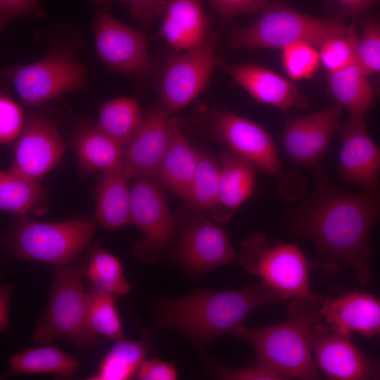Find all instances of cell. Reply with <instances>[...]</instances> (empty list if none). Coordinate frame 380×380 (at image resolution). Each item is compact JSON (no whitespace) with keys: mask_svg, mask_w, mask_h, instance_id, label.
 <instances>
[{"mask_svg":"<svg viewBox=\"0 0 380 380\" xmlns=\"http://www.w3.org/2000/svg\"><path fill=\"white\" fill-rule=\"evenodd\" d=\"M312 169L315 189L289 212L288 230L314 244L318 257L315 266L325 274L334 275L345 266L360 284H367L372 277L369 240L380 222V182L360 192H350L336 186L320 163Z\"/></svg>","mask_w":380,"mask_h":380,"instance_id":"cell-1","label":"cell"},{"mask_svg":"<svg viewBox=\"0 0 380 380\" xmlns=\"http://www.w3.org/2000/svg\"><path fill=\"white\" fill-rule=\"evenodd\" d=\"M287 298L263 282L230 291L197 289L155 304L156 327L183 335L202 354L215 338L243 325L253 310Z\"/></svg>","mask_w":380,"mask_h":380,"instance_id":"cell-2","label":"cell"},{"mask_svg":"<svg viewBox=\"0 0 380 380\" xmlns=\"http://www.w3.org/2000/svg\"><path fill=\"white\" fill-rule=\"evenodd\" d=\"M322 299H291L286 320L257 328L241 325L232 334L253 348L254 364L269 368L286 379H319L312 356V338L324 324L319 312Z\"/></svg>","mask_w":380,"mask_h":380,"instance_id":"cell-3","label":"cell"},{"mask_svg":"<svg viewBox=\"0 0 380 380\" xmlns=\"http://www.w3.org/2000/svg\"><path fill=\"white\" fill-rule=\"evenodd\" d=\"M260 12L250 25L232 30L229 49L283 50L302 42L319 47L327 39L344 34L348 28L343 18L303 13L289 6L288 0H273Z\"/></svg>","mask_w":380,"mask_h":380,"instance_id":"cell-4","label":"cell"},{"mask_svg":"<svg viewBox=\"0 0 380 380\" xmlns=\"http://www.w3.org/2000/svg\"><path fill=\"white\" fill-rule=\"evenodd\" d=\"M83 277L84 270L78 266L56 267L47 308L32 333L37 343L48 344L56 337L68 339L78 348L99 343L88 322Z\"/></svg>","mask_w":380,"mask_h":380,"instance_id":"cell-5","label":"cell"},{"mask_svg":"<svg viewBox=\"0 0 380 380\" xmlns=\"http://www.w3.org/2000/svg\"><path fill=\"white\" fill-rule=\"evenodd\" d=\"M239 262L287 299H322L311 291L307 258L294 243L274 244L264 233L253 234L242 241Z\"/></svg>","mask_w":380,"mask_h":380,"instance_id":"cell-6","label":"cell"},{"mask_svg":"<svg viewBox=\"0 0 380 380\" xmlns=\"http://www.w3.org/2000/svg\"><path fill=\"white\" fill-rule=\"evenodd\" d=\"M95 230V223L84 220L27 221L13 234L11 248L18 259L57 267L70 264L82 253L90 243Z\"/></svg>","mask_w":380,"mask_h":380,"instance_id":"cell-7","label":"cell"},{"mask_svg":"<svg viewBox=\"0 0 380 380\" xmlns=\"http://www.w3.org/2000/svg\"><path fill=\"white\" fill-rule=\"evenodd\" d=\"M4 72L19 98L30 106H39L86 87V66L63 51H49L34 63L6 67Z\"/></svg>","mask_w":380,"mask_h":380,"instance_id":"cell-8","label":"cell"},{"mask_svg":"<svg viewBox=\"0 0 380 380\" xmlns=\"http://www.w3.org/2000/svg\"><path fill=\"white\" fill-rule=\"evenodd\" d=\"M131 224L141 234L133 254L151 262L170 246L175 221L162 186L147 177L136 178L131 188Z\"/></svg>","mask_w":380,"mask_h":380,"instance_id":"cell-9","label":"cell"},{"mask_svg":"<svg viewBox=\"0 0 380 380\" xmlns=\"http://www.w3.org/2000/svg\"><path fill=\"white\" fill-rule=\"evenodd\" d=\"M93 32L97 53L109 68L139 75L148 71L153 61L148 37L115 18L108 0H94Z\"/></svg>","mask_w":380,"mask_h":380,"instance_id":"cell-10","label":"cell"},{"mask_svg":"<svg viewBox=\"0 0 380 380\" xmlns=\"http://www.w3.org/2000/svg\"><path fill=\"white\" fill-rule=\"evenodd\" d=\"M217 36L208 34L198 46L168 61L162 72L158 93L163 107L177 111L194 100L206 87L215 65Z\"/></svg>","mask_w":380,"mask_h":380,"instance_id":"cell-11","label":"cell"},{"mask_svg":"<svg viewBox=\"0 0 380 380\" xmlns=\"http://www.w3.org/2000/svg\"><path fill=\"white\" fill-rule=\"evenodd\" d=\"M312 348L317 366L332 380H380V358L357 348L351 336L332 331L323 324L314 333Z\"/></svg>","mask_w":380,"mask_h":380,"instance_id":"cell-12","label":"cell"},{"mask_svg":"<svg viewBox=\"0 0 380 380\" xmlns=\"http://www.w3.org/2000/svg\"><path fill=\"white\" fill-rule=\"evenodd\" d=\"M343 106L334 102L316 113L291 117L281 138L289 158L297 165L312 167L320 163L334 134L338 132Z\"/></svg>","mask_w":380,"mask_h":380,"instance_id":"cell-13","label":"cell"},{"mask_svg":"<svg viewBox=\"0 0 380 380\" xmlns=\"http://www.w3.org/2000/svg\"><path fill=\"white\" fill-rule=\"evenodd\" d=\"M64 151L56 126L44 117L31 115L15 143L11 170L38 181L60 163Z\"/></svg>","mask_w":380,"mask_h":380,"instance_id":"cell-14","label":"cell"},{"mask_svg":"<svg viewBox=\"0 0 380 380\" xmlns=\"http://www.w3.org/2000/svg\"><path fill=\"white\" fill-rule=\"evenodd\" d=\"M215 125L219 138L230 151L281 182L287 179L274 143L260 125L229 112L218 113Z\"/></svg>","mask_w":380,"mask_h":380,"instance_id":"cell-15","label":"cell"},{"mask_svg":"<svg viewBox=\"0 0 380 380\" xmlns=\"http://www.w3.org/2000/svg\"><path fill=\"white\" fill-rule=\"evenodd\" d=\"M179 127V120L163 106L153 109L125 148L122 167L126 173L135 179L153 175Z\"/></svg>","mask_w":380,"mask_h":380,"instance_id":"cell-16","label":"cell"},{"mask_svg":"<svg viewBox=\"0 0 380 380\" xmlns=\"http://www.w3.org/2000/svg\"><path fill=\"white\" fill-rule=\"evenodd\" d=\"M341 144L338 171L346 183L366 189L376 185L380 176V148L369 135L363 116H350L340 124Z\"/></svg>","mask_w":380,"mask_h":380,"instance_id":"cell-17","label":"cell"},{"mask_svg":"<svg viewBox=\"0 0 380 380\" xmlns=\"http://www.w3.org/2000/svg\"><path fill=\"white\" fill-rule=\"evenodd\" d=\"M177 257L184 270L201 275L232 262L235 259V252L221 227L198 216L182 233Z\"/></svg>","mask_w":380,"mask_h":380,"instance_id":"cell-18","label":"cell"},{"mask_svg":"<svg viewBox=\"0 0 380 380\" xmlns=\"http://www.w3.org/2000/svg\"><path fill=\"white\" fill-rule=\"evenodd\" d=\"M319 312L332 331L380 338V298L365 291H347L323 298Z\"/></svg>","mask_w":380,"mask_h":380,"instance_id":"cell-19","label":"cell"},{"mask_svg":"<svg viewBox=\"0 0 380 380\" xmlns=\"http://www.w3.org/2000/svg\"><path fill=\"white\" fill-rule=\"evenodd\" d=\"M217 65L258 102L283 111L308 105L307 99L293 82L269 69L253 63L236 65L220 60Z\"/></svg>","mask_w":380,"mask_h":380,"instance_id":"cell-20","label":"cell"},{"mask_svg":"<svg viewBox=\"0 0 380 380\" xmlns=\"http://www.w3.org/2000/svg\"><path fill=\"white\" fill-rule=\"evenodd\" d=\"M217 202L209 212L216 221L225 223L252 194L255 167L248 160L228 151L222 156Z\"/></svg>","mask_w":380,"mask_h":380,"instance_id":"cell-21","label":"cell"},{"mask_svg":"<svg viewBox=\"0 0 380 380\" xmlns=\"http://www.w3.org/2000/svg\"><path fill=\"white\" fill-rule=\"evenodd\" d=\"M162 15V36L174 49L185 51L205 40L208 19L198 0H167Z\"/></svg>","mask_w":380,"mask_h":380,"instance_id":"cell-22","label":"cell"},{"mask_svg":"<svg viewBox=\"0 0 380 380\" xmlns=\"http://www.w3.org/2000/svg\"><path fill=\"white\" fill-rule=\"evenodd\" d=\"M132 178L122 165L102 172L96 194V219L104 227L118 229L131 224Z\"/></svg>","mask_w":380,"mask_h":380,"instance_id":"cell-23","label":"cell"},{"mask_svg":"<svg viewBox=\"0 0 380 380\" xmlns=\"http://www.w3.org/2000/svg\"><path fill=\"white\" fill-rule=\"evenodd\" d=\"M199 152L177 129L162 161L152 175L165 187L185 201L196 170Z\"/></svg>","mask_w":380,"mask_h":380,"instance_id":"cell-24","label":"cell"},{"mask_svg":"<svg viewBox=\"0 0 380 380\" xmlns=\"http://www.w3.org/2000/svg\"><path fill=\"white\" fill-rule=\"evenodd\" d=\"M75 150L87 172H105L122 165L125 148L96 125H82L75 137Z\"/></svg>","mask_w":380,"mask_h":380,"instance_id":"cell-25","label":"cell"},{"mask_svg":"<svg viewBox=\"0 0 380 380\" xmlns=\"http://www.w3.org/2000/svg\"><path fill=\"white\" fill-rule=\"evenodd\" d=\"M357 58L348 67L328 73L327 92L346 107L350 116H364L372 106L374 91Z\"/></svg>","mask_w":380,"mask_h":380,"instance_id":"cell-26","label":"cell"},{"mask_svg":"<svg viewBox=\"0 0 380 380\" xmlns=\"http://www.w3.org/2000/svg\"><path fill=\"white\" fill-rule=\"evenodd\" d=\"M144 120L140 106L134 98L119 97L101 105L96 126L125 148Z\"/></svg>","mask_w":380,"mask_h":380,"instance_id":"cell-27","label":"cell"},{"mask_svg":"<svg viewBox=\"0 0 380 380\" xmlns=\"http://www.w3.org/2000/svg\"><path fill=\"white\" fill-rule=\"evenodd\" d=\"M45 191L37 180L11 169L0 172V208L13 214H43Z\"/></svg>","mask_w":380,"mask_h":380,"instance_id":"cell-28","label":"cell"},{"mask_svg":"<svg viewBox=\"0 0 380 380\" xmlns=\"http://www.w3.org/2000/svg\"><path fill=\"white\" fill-rule=\"evenodd\" d=\"M9 363L8 376L51 373L63 376H71L80 364L75 357L49 346L29 348L13 355Z\"/></svg>","mask_w":380,"mask_h":380,"instance_id":"cell-29","label":"cell"},{"mask_svg":"<svg viewBox=\"0 0 380 380\" xmlns=\"http://www.w3.org/2000/svg\"><path fill=\"white\" fill-rule=\"evenodd\" d=\"M116 341L100 362L96 374L89 379L126 380L137 372L147 353L146 343L125 338Z\"/></svg>","mask_w":380,"mask_h":380,"instance_id":"cell-30","label":"cell"},{"mask_svg":"<svg viewBox=\"0 0 380 380\" xmlns=\"http://www.w3.org/2000/svg\"><path fill=\"white\" fill-rule=\"evenodd\" d=\"M220 164L211 155L199 153L190 189L184 201L196 211L210 212L215 205Z\"/></svg>","mask_w":380,"mask_h":380,"instance_id":"cell-31","label":"cell"},{"mask_svg":"<svg viewBox=\"0 0 380 380\" xmlns=\"http://www.w3.org/2000/svg\"><path fill=\"white\" fill-rule=\"evenodd\" d=\"M87 276L95 290L123 296L130 289L118 258L98 246L91 250Z\"/></svg>","mask_w":380,"mask_h":380,"instance_id":"cell-32","label":"cell"},{"mask_svg":"<svg viewBox=\"0 0 380 380\" xmlns=\"http://www.w3.org/2000/svg\"><path fill=\"white\" fill-rule=\"evenodd\" d=\"M115 296L95 289L88 292L87 317L91 330L98 336L118 341L124 336Z\"/></svg>","mask_w":380,"mask_h":380,"instance_id":"cell-33","label":"cell"},{"mask_svg":"<svg viewBox=\"0 0 380 380\" xmlns=\"http://www.w3.org/2000/svg\"><path fill=\"white\" fill-rule=\"evenodd\" d=\"M357 37L353 20L344 34L328 39L320 45V62L328 73L348 67L357 58Z\"/></svg>","mask_w":380,"mask_h":380,"instance_id":"cell-34","label":"cell"},{"mask_svg":"<svg viewBox=\"0 0 380 380\" xmlns=\"http://www.w3.org/2000/svg\"><path fill=\"white\" fill-rule=\"evenodd\" d=\"M361 34L357 37L358 61L367 76L380 72V16L364 15Z\"/></svg>","mask_w":380,"mask_h":380,"instance_id":"cell-35","label":"cell"},{"mask_svg":"<svg viewBox=\"0 0 380 380\" xmlns=\"http://www.w3.org/2000/svg\"><path fill=\"white\" fill-rule=\"evenodd\" d=\"M319 54L315 46L307 43H296L282 50L283 68L293 80L311 77L319 65Z\"/></svg>","mask_w":380,"mask_h":380,"instance_id":"cell-36","label":"cell"},{"mask_svg":"<svg viewBox=\"0 0 380 380\" xmlns=\"http://www.w3.org/2000/svg\"><path fill=\"white\" fill-rule=\"evenodd\" d=\"M25 122L21 108L8 95L0 96V141L9 143L17 139Z\"/></svg>","mask_w":380,"mask_h":380,"instance_id":"cell-37","label":"cell"},{"mask_svg":"<svg viewBox=\"0 0 380 380\" xmlns=\"http://www.w3.org/2000/svg\"><path fill=\"white\" fill-rule=\"evenodd\" d=\"M27 15L42 19L46 15L38 0H0L1 30H4L11 20Z\"/></svg>","mask_w":380,"mask_h":380,"instance_id":"cell-38","label":"cell"},{"mask_svg":"<svg viewBox=\"0 0 380 380\" xmlns=\"http://www.w3.org/2000/svg\"><path fill=\"white\" fill-rule=\"evenodd\" d=\"M213 8L224 19L236 15L260 12L273 0H208Z\"/></svg>","mask_w":380,"mask_h":380,"instance_id":"cell-39","label":"cell"},{"mask_svg":"<svg viewBox=\"0 0 380 380\" xmlns=\"http://www.w3.org/2000/svg\"><path fill=\"white\" fill-rule=\"evenodd\" d=\"M217 376L222 379L229 380H286L274 371L254 364L253 366L243 368H226L216 367Z\"/></svg>","mask_w":380,"mask_h":380,"instance_id":"cell-40","label":"cell"},{"mask_svg":"<svg viewBox=\"0 0 380 380\" xmlns=\"http://www.w3.org/2000/svg\"><path fill=\"white\" fill-rule=\"evenodd\" d=\"M125 4L137 23L148 28L152 22L163 13L164 0H119Z\"/></svg>","mask_w":380,"mask_h":380,"instance_id":"cell-41","label":"cell"},{"mask_svg":"<svg viewBox=\"0 0 380 380\" xmlns=\"http://www.w3.org/2000/svg\"><path fill=\"white\" fill-rule=\"evenodd\" d=\"M137 377L142 380H175L177 372L173 363L155 357L144 360L137 370Z\"/></svg>","mask_w":380,"mask_h":380,"instance_id":"cell-42","label":"cell"},{"mask_svg":"<svg viewBox=\"0 0 380 380\" xmlns=\"http://www.w3.org/2000/svg\"><path fill=\"white\" fill-rule=\"evenodd\" d=\"M339 6V17L356 15L380 5V0H336Z\"/></svg>","mask_w":380,"mask_h":380,"instance_id":"cell-43","label":"cell"},{"mask_svg":"<svg viewBox=\"0 0 380 380\" xmlns=\"http://www.w3.org/2000/svg\"><path fill=\"white\" fill-rule=\"evenodd\" d=\"M11 293V287L8 285L3 286L0 289V329L6 331L9 322V303Z\"/></svg>","mask_w":380,"mask_h":380,"instance_id":"cell-44","label":"cell"},{"mask_svg":"<svg viewBox=\"0 0 380 380\" xmlns=\"http://www.w3.org/2000/svg\"><path fill=\"white\" fill-rule=\"evenodd\" d=\"M373 89L374 91V94H376L377 91H380V72L379 74L378 77L376 79L374 82Z\"/></svg>","mask_w":380,"mask_h":380,"instance_id":"cell-45","label":"cell"}]
</instances>
